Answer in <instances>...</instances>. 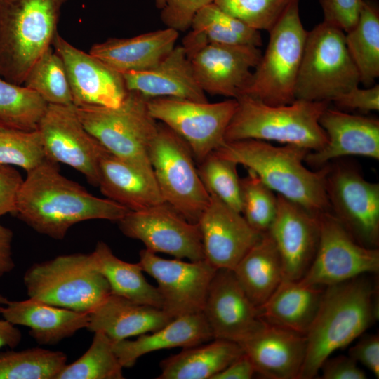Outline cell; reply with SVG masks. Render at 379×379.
<instances>
[{
	"instance_id": "1",
	"label": "cell",
	"mask_w": 379,
	"mask_h": 379,
	"mask_svg": "<svg viewBox=\"0 0 379 379\" xmlns=\"http://www.w3.org/2000/svg\"><path fill=\"white\" fill-rule=\"evenodd\" d=\"M130 211L107 198L91 194L63 176L57 163L45 159L27 172L14 213L36 232L62 239L77 223L89 220L118 222Z\"/></svg>"
},
{
	"instance_id": "2",
	"label": "cell",
	"mask_w": 379,
	"mask_h": 379,
	"mask_svg": "<svg viewBox=\"0 0 379 379\" xmlns=\"http://www.w3.org/2000/svg\"><path fill=\"white\" fill-rule=\"evenodd\" d=\"M364 275L325 287L305 337L306 353L299 379H311L335 350L362 335L378 318L376 287Z\"/></svg>"
},
{
	"instance_id": "3",
	"label": "cell",
	"mask_w": 379,
	"mask_h": 379,
	"mask_svg": "<svg viewBox=\"0 0 379 379\" xmlns=\"http://www.w3.org/2000/svg\"><path fill=\"white\" fill-rule=\"evenodd\" d=\"M310 152L295 145L274 146L245 139L224 142L213 152L251 170L277 194L311 213L330 212L324 186L326 165L316 171L309 170L303 162Z\"/></svg>"
},
{
	"instance_id": "4",
	"label": "cell",
	"mask_w": 379,
	"mask_h": 379,
	"mask_svg": "<svg viewBox=\"0 0 379 379\" xmlns=\"http://www.w3.org/2000/svg\"><path fill=\"white\" fill-rule=\"evenodd\" d=\"M68 0H0V77L23 85L51 47Z\"/></svg>"
},
{
	"instance_id": "5",
	"label": "cell",
	"mask_w": 379,
	"mask_h": 379,
	"mask_svg": "<svg viewBox=\"0 0 379 379\" xmlns=\"http://www.w3.org/2000/svg\"><path fill=\"white\" fill-rule=\"evenodd\" d=\"M236 111L226 129L225 142L245 139L295 145L310 151L322 149L327 135L319 123L330 102L295 100L269 105L247 95L237 98Z\"/></svg>"
},
{
	"instance_id": "6",
	"label": "cell",
	"mask_w": 379,
	"mask_h": 379,
	"mask_svg": "<svg viewBox=\"0 0 379 379\" xmlns=\"http://www.w3.org/2000/svg\"><path fill=\"white\" fill-rule=\"evenodd\" d=\"M148 99L128 91L117 107H74L85 128L109 152L154 175L149 148L159 123L149 111Z\"/></svg>"
},
{
	"instance_id": "7",
	"label": "cell",
	"mask_w": 379,
	"mask_h": 379,
	"mask_svg": "<svg viewBox=\"0 0 379 379\" xmlns=\"http://www.w3.org/2000/svg\"><path fill=\"white\" fill-rule=\"evenodd\" d=\"M23 281L28 298L88 314L111 293L91 253L62 255L34 264Z\"/></svg>"
},
{
	"instance_id": "8",
	"label": "cell",
	"mask_w": 379,
	"mask_h": 379,
	"mask_svg": "<svg viewBox=\"0 0 379 379\" xmlns=\"http://www.w3.org/2000/svg\"><path fill=\"white\" fill-rule=\"evenodd\" d=\"M345 36L343 30L324 21L307 32L295 87V100L331 102L359 86V74Z\"/></svg>"
},
{
	"instance_id": "9",
	"label": "cell",
	"mask_w": 379,
	"mask_h": 379,
	"mask_svg": "<svg viewBox=\"0 0 379 379\" xmlns=\"http://www.w3.org/2000/svg\"><path fill=\"white\" fill-rule=\"evenodd\" d=\"M298 3L293 4L269 32L265 52L241 95L274 106L295 100V87L307 34L300 20Z\"/></svg>"
},
{
	"instance_id": "10",
	"label": "cell",
	"mask_w": 379,
	"mask_h": 379,
	"mask_svg": "<svg viewBox=\"0 0 379 379\" xmlns=\"http://www.w3.org/2000/svg\"><path fill=\"white\" fill-rule=\"evenodd\" d=\"M149 159L164 201L188 221L198 222L211 195L187 144L167 126L158 124Z\"/></svg>"
},
{
	"instance_id": "11",
	"label": "cell",
	"mask_w": 379,
	"mask_h": 379,
	"mask_svg": "<svg viewBox=\"0 0 379 379\" xmlns=\"http://www.w3.org/2000/svg\"><path fill=\"white\" fill-rule=\"evenodd\" d=\"M237 107L235 98L215 103L171 97L148 99L152 117L185 140L198 164L225 142Z\"/></svg>"
},
{
	"instance_id": "12",
	"label": "cell",
	"mask_w": 379,
	"mask_h": 379,
	"mask_svg": "<svg viewBox=\"0 0 379 379\" xmlns=\"http://www.w3.org/2000/svg\"><path fill=\"white\" fill-rule=\"evenodd\" d=\"M326 165L324 186L330 212L361 245L379 244V184L366 180L355 166Z\"/></svg>"
},
{
	"instance_id": "13",
	"label": "cell",
	"mask_w": 379,
	"mask_h": 379,
	"mask_svg": "<svg viewBox=\"0 0 379 379\" xmlns=\"http://www.w3.org/2000/svg\"><path fill=\"white\" fill-rule=\"evenodd\" d=\"M182 46L203 91L235 99L248 86L262 55L259 47L208 43L192 31Z\"/></svg>"
},
{
	"instance_id": "14",
	"label": "cell",
	"mask_w": 379,
	"mask_h": 379,
	"mask_svg": "<svg viewBox=\"0 0 379 379\" xmlns=\"http://www.w3.org/2000/svg\"><path fill=\"white\" fill-rule=\"evenodd\" d=\"M319 239L314 258L298 281L326 287L379 270V250L366 247L348 233L331 212L318 215Z\"/></svg>"
},
{
	"instance_id": "15",
	"label": "cell",
	"mask_w": 379,
	"mask_h": 379,
	"mask_svg": "<svg viewBox=\"0 0 379 379\" xmlns=\"http://www.w3.org/2000/svg\"><path fill=\"white\" fill-rule=\"evenodd\" d=\"M126 237L140 241L145 249L190 261L204 260L198 222H191L166 202L130 211L118 222Z\"/></svg>"
},
{
	"instance_id": "16",
	"label": "cell",
	"mask_w": 379,
	"mask_h": 379,
	"mask_svg": "<svg viewBox=\"0 0 379 379\" xmlns=\"http://www.w3.org/2000/svg\"><path fill=\"white\" fill-rule=\"evenodd\" d=\"M37 130L46 159L72 167L98 187L99 161L107 150L85 128L73 104H48Z\"/></svg>"
},
{
	"instance_id": "17",
	"label": "cell",
	"mask_w": 379,
	"mask_h": 379,
	"mask_svg": "<svg viewBox=\"0 0 379 379\" xmlns=\"http://www.w3.org/2000/svg\"><path fill=\"white\" fill-rule=\"evenodd\" d=\"M139 255L143 272L157 281L161 309L171 318L202 312L217 269L205 259L190 262L164 259L145 248Z\"/></svg>"
},
{
	"instance_id": "18",
	"label": "cell",
	"mask_w": 379,
	"mask_h": 379,
	"mask_svg": "<svg viewBox=\"0 0 379 379\" xmlns=\"http://www.w3.org/2000/svg\"><path fill=\"white\" fill-rule=\"evenodd\" d=\"M52 47L62 58L75 106L117 107L128 91L121 73L78 49L58 33Z\"/></svg>"
},
{
	"instance_id": "19",
	"label": "cell",
	"mask_w": 379,
	"mask_h": 379,
	"mask_svg": "<svg viewBox=\"0 0 379 379\" xmlns=\"http://www.w3.org/2000/svg\"><path fill=\"white\" fill-rule=\"evenodd\" d=\"M202 312L213 339L239 343L266 324L230 270H216Z\"/></svg>"
},
{
	"instance_id": "20",
	"label": "cell",
	"mask_w": 379,
	"mask_h": 379,
	"mask_svg": "<svg viewBox=\"0 0 379 379\" xmlns=\"http://www.w3.org/2000/svg\"><path fill=\"white\" fill-rule=\"evenodd\" d=\"M277 211L268 231L279 253L283 280L298 281L310 266L319 244V214L279 194Z\"/></svg>"
},
{
	"instance_id": "21",
	"label": "cell",
	"mask_w": 379,
	"mask_h": 379,
	"mask_svg": "<svg viewBox=\"0 0 379 379\" xmlns=\"http://www.w3.org/2000/svg\"><path fill=\"white\" fill-rule=\"evenodd\" d=\"M198 224L205 260L217 270H233L262 234L241 213L213 195Z\"/></svg>"
},
{
	"instance_id": "22",
	"label": "cell",
	"mask_w": 379,
	"mask_h": 379,
	"mask_svg": "<svg viewBox=\"0 0 379 379\" xmlns=\"http://www.w3.org/2000/svg\"><path fill=\"white\" fill-rule=\"evenodd\" d=\"M319 123L328 141L317 151H310L305 161L319 169L336 159L362 156L379 159V121L375 118L350 114L326 108Z\"/></svg>"
},
{
	"instance_id": "23",
	"label": "cell",
	"mask_w": 379,
	"mask_h": 379,
	"mask_svg": "<svg viewBox=\"0 0 379 379\" xmlns=\"http://www.w3.org/2000/svg\"><path fill=\"white\" fill-rule=\"evenodd\" d=\"M238 344L256 373L270 379H299L306 353L305 335L266 323Z\"/></svg>"
},
{
	"instance_id": "24",
	"label": "cell",
	"mask_w": 379,
	"mask_h": 379,
	"mask_svg": "<svg viewBox=\"0 0 379 379\" xmlns=\"http://www.w3.org/2000/svg\"><path fill=\"white\" fill-rule=\"evenodd\" d=\"M0 314L15 326L29 328L40 345H53L88 325V313L56 307L27 298L11 300L0 295Z\"/></svg>"
},
{
	"instance_id": "25",
	"label": "cell",
	"mask_w": 379,
	"mask_h": 379,
	"mask_svg": "<svg viewBox=\"0 0 379 379\" xmlns=\"http://www.w3.org/2000/svg\"><path fill=\"white\" fill-rule=\"evenodd\" d=\"M122 75L128 91L138 92L148 98L171 97L208 102L182 45L175 46L154 67Z\"/></svg>"
},
{
	"instance_id": "26",
	"label": "cell",
	"mask_w": 379,
	"mask_h": 379,
	"mask_svg": "<svg viewBox=\"0 0 379 379\" xmlns=\"http://www.w3.org/2000/svg\"><path fill=\"white\" fill-rule=\"evenodd\" d=\"M178 36L179 32L166 27L131 38H109L92 46L89 53L121 74L143 71L165 58Z\"/></svg>"
},
{
	"instance_id": "27",
	"label": "cell",
	"mask_w": 379,
	"mask_h": 379,
	"mask_svg": "<svg viewBox=\"0 0 379 379\" xmlns=\"http://www.w3.org/2000/svg\"><path fill=\"white\" fill-rule=\"evenodd\" d=\"M88 317L86 328L102 332L113 342L155 331L173 319L161 308L112 293Z\"/></svg>"
},
{
	"instance_id": "28",
	"label": "cell",
	"mask_w": 379,
	"mask_h": 379,
	"mask_svg": "<svg viewBox=\"0 0 379 379\" xmlns=\"http://www.w3.org/2000/svg\"><path fill=\"white\" fill-rule=\"evenodd\" d=\"M106 198L131 211H138L164 202L154 175L105 152L98 166V183Z\"/></svg>"
},
{
	"instance_id": "29",
	"label": "cell",
	"mask_w": 379,
	"mask_h": 379,
	"mask_svg": "<svg viewBox=\"0 0 379 379\" xmlns=\"http://www.w3.org/2000/svg\"><path fill=\"white\" fill-rule=\"evenodd\" d=\"M213 339L203 312L172 319L162 328L133 340L113 342V350L124 368L132 367L142 356L174 347H190Z\"/></svg>"
},
{
	"instance_id": "30",
	"label": "cell",
	"mask_w": 379,
	"mask_h": 379,
	"mask_svg": "<svg viewBox=\"0 0 379 379\" xmlns=\"http://www.w3.org/2000/svg\"><path fill=\"white\" fill-rule=\"evenodd\" d=\"M325 287L283 280L258 307L267 324L306 335L319 310Z\"/></svg>"
},
{
	"instance_id": "31",
	"label": "cell",
	"mask_w": 379,
	"mask_h": 379,
	"mask_svg": "<svg viewBox=\"0 0 379 379\" xmlns=\"http://www.w3.org/2000/svg\"><path fill=\"white\" fill-rule=\"evenodd\" d=\"M232 272L256 307L269 299L283 281L281 259L269 232L262 234Z\"/></svg>"
},
{
	"instance_id": "32",
	"label": "cell",
	"mask_w": 379,
	"mask_h": 379,
	"mask_svg": "<svg viewBox=\"0 0 379 379\" xmlns=\"http://www.w3.org/2000/svg\"><path fill=\"white\" fill-rule=\"evenodd\" d=\"M244 353L236 342L213 339V341L184 348L164 359L158 379H213Z\"/></svg>"
},
{
	"instance_id": "33",
	"label": "cell",
	"mask_w": 379,
	"mask_h": 379,
	"mask_svg": "<svg viewBox=\"0 0 379 379\" xmlns=\"http://www.w3.org/2000/svg\"><path fill=\"white\" fill-rule=\"evenodd\" d=\"M91 254L95 269L106 279L112 294L161 308V295L157 288L146 280L139 262L119 259L103 241H98Z\"/></svg>"
},
{
	"instance_id": "34",
	"label": "cell",
	"mask_w": 379,
	"mask_h": 379,
	"mask_svg": "<svg viewBox=\"0 0 379 379\" xmlns=\"http://www.w3.org/2000/svg\"><path fill=\"white\" fill-rule=\"evenodd\" d=\"M345 38L360 83L371 86L379 77V11L375 2L362 0L358 21Z\"/></svg>"
},
{
	"instance_id": "35",
	"label": "cell",
	"mask_w": 379,
	"mask_h": 379,
	"mask_svg": "<svg viewBox=\"0 0 379 379\" xmlns=\"http://www.w3.org/2000/svg\"><path fill=\"white\" fill-rule=\"evenodd\" d=\"M190 28L208 43L256 47L262 44L259 30L222 11L213 3L195 14Z\"/></svg>"
},
{
	"instance_id": "36",
	"label": "cell",
	"mask_w": 379,
	"mask_h": 379,
	"mask_svg": "<svg viewBox=\"0 0 379 379\" xmlns=\"http://www.w3.org/2000/svg\"><path fill=\"white\" fill-rule=\"evenodd\" d=\"M67 364L60 351L41 347L0 352V379H55Z\"/></svg>"
},
{
	"instance_id": "37",
	"label": "cell",
	"mask_w": 379,
	"mask_h": 379,
	"mask_svg": "<svg viewBox=\"0 0 379 379\" xmlns=\"http://www.w3.org/2000/svg\"><path fill=\"white\" fill-rule=\"evenodd\" d=\"M48 103L35 91L0 77V121L25 131L38 129Z\"/></svg>"
},
{
	"instance_id": "38",
	"label": "cell",
	"mask_w": 379,
	"mask_h": 379,
	"mask_svg": "<svg viewBox=\"0 0 379 379\" xmlns=\"http://www.w3.org/2000/svg\"><path fill=\"white\" fill-rule=\"evenodd\" d=\"M124 367L113 350V341L102 332H95L87 351L66 364L55 379H123Z\"/></svg>"
},
{
	"instance_id": "39",
	"label": "cell",
	"mask_w": 379,
	"mask_h": 379,
	"mask_svg": "<svg viewBox=\"0 0 379 379\" xmlns=\"http://www.w3.org/2000/svg\"><path fill=\"white\" fill-rule=\"evenodd\" d=\"M23 85L38 93L48 104H73L63 61L53 47L48 48L32 67Z\"/></svg>"
},
{
	"instance_id": "40",
	"label": "cell",
	"mask_w": 379,
	"mask_h": 379,
	"mask_svg": "<svg viewBox=\"0 0 379 379\" xmlns=\"http://www.w3.org/2000/svg\"><path fill=\"white\" fill-rule=\"evenodd\" d=\"M197 167L201 180L210 195H213L241 213V182L237 164L212 152Z\"/></svg>"
},
{
	"instance_id": "41",
	"label": "cell",
	"mask_w": 379,
	"mask_h": 379,
	"mask_svg": "<svg viewBox=\"0 0 379 379\" xmlns=\"http://www.w3.org/2000/svg\"><path fill=\"white\" fill-rule=\"evenodd\" d=\"M241 178V213L255 231L268 232L277 211V195L251 170Z\"/></svg>"
},
{
	"instance_id": "42",
	"label": "cell",
	"mask_w": 379,
	"mask_h": 379,
	"mask_svg": "<svg viewBox=\"0 0 379 379\" xmlns=\"http://www.w3.org/2000/svg\"><path fill=\"white\" fill-rule=\"evenodd\" d=\"M45 159L38 130H21L0 121V164L19 166L28 172Z\"/></svg>"
},
{
	"instance_id": "43",
	"label": "cell",
	"mask_w": 379,
	"mask_h": 379,
	"mask_svg": "<svg viewBox=\"0 0 379 379\" xmlns=\"http://www.w3.org/2000/svg\"><path fill=\"white\" fill-rule=\"evenodd\" d=\"M297 1L299 0H214L213 4L249 27L269 32Z\"/></svg>"
},
{
	"instance_id": "44",
	"label": "cell",
	"mask_w": 379,
	"mask_h": 379,
	"mask_svg": "<svg viewBox=\"0 0 379 379\" xmlns=\"http://www.w3.org/2000/svg\"><path fill=\"white\" fill-rule=\"evenodd\" d=\"M214 0H166L161 11V21L167 27L178 32L190 28L195 14L203 7L213 3Z\"/></svg>"
},
{
	"instance_id": "45",
	"label": "cell",
	"mask_w": 379,
	"mask_h": 379,
	"mask_svg": "<svg viewBox=\"0 0 379 379\" xmlns=\"http://www.w3.org/2000/svg\"><path fill=\"white\" fill-rule=\"evenodd\" d=\"M324 13V22L345 33L357 24L362 0H319Z\"/></svg>"
},
{
	"instance_id": "46",
	"label": "cell",
	"mask_w": 379,
	"mask_h": 379,
	"mask_svg": "<svg viewBox=\"0 0 379 379\" xmlns=\"http://www.w3.org/2000/svg\"><path fill=\"white\" fill-rule=\"evenodd\" d=\"M341 109H359L364 112L379 110V86L359 88L354 87L332 101Z\"/></svg>"
},
{
	"instance_id": "47",
	"label": "cell",
	"mask_w": 379,
	"mask_h": 379,
	"mask_svg": "<svg viewBox=\"0 0 379 379\" xmlns=\"http://www.w3.org/2000/svg\"><path fill=\"white\" fill-rule=\"evenodd\" d=\"M23 179L13 166L0 164V217L14 213Z\"/></svg>"
},
{
	"instance_id": "48",
	"label": "cell",
	"mask_w": 379,
	"mask_h": 379,
	"mask_svg": "<svg viewBox=\"0 0 379 379\" xmlns=\"http://www.w3.org/2000/svg\"><path fill=\"white\" fill-rule=\"evenodd\" d=\"M321 378L324 379H366V374L350 356L327 358L322 364ZM319 370V371H320Z\"/></svg>"
},
{
	"instance_id": "49",
	"label": "cell",
	"mask_w": 379,
	"mask_h": 379,
	"mask_svg": "<svg viewBox=\"0 0 379 379\" xmlns=\"http://www.w3.org/2000/svg\"><path fill=\"white\" fill-rule=\"evenodd\" d=\"M363 335V334H362ZM349 356L379 377V338L373 334L363 335L354 345L350 347Z\"/></svg>"
},
{
	"instance_id": "50",
	"label": "cell",
	"mask_w": 379,
	"mask_h": 379,
	"mask_svg": "<svg viewBox=\"0 0 379 379\" xmlns=\"http://www.w3.org/2000/svg\"><path fill=\"white\" fill-rule=\"evenodd\" d=\"M255 373L253 363L244 352L213 379H250Z\"/></svg>"
},
{
	"instance_id": "51",
	"label": "cell",
	"mask_w": 379,
	"mask_h": 379,
	"mask_svg": "<svg viewBox=\"0 0 379 379\" xmlns=\"http://www.w3.org/2000/svg\"><path fill=\"white\" fill-rule=\"evenodd\" d=\"M13 237L12 231L0 223V277L15 267L11 251Z\"/></svg>"
},
{
	"instance_id": "52",
	"label": "cell",
	"mask_w": 379,
	"mask_h": 379,
	"mask_svg": "<svg viewBox=\"0 0 379 379\" xmlns=\"http://www.w3.org/2000/svg\"><path fill=\"white\" fill-rule=\"evenodd\" d=\"M22 339L20 331L7 320L0 319V348L17 347Z\"/></svg>"
},
{
	"instance_id": "53",
	"label": "cell",
	"mask_w": 379,
	"mask_h": 379,
	"mask_svg": "<svg viewBox=\"0 0 379 379\" xmlns=\"http://www.w3.org/2000/svg\"><path fill=\"white\" fill-rule=\"evenodd\" d=\"M157 8L163 9L166 4V0H154Z\"/></svg>"
}]
</instances>
